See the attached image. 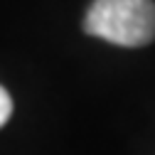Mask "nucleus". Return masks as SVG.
<instances>
[{
    "mask_svg": "<svg viewBox=\"0 0 155 155\" xmlns=\"http://www.w3.org/2000/svg\"><path fill=\"white\" fill-rule=\"evenodd\" d=\"M84 30L111 45L145 47L155 40V3L153 0H94L86 12Z\"/></svg>",
    "mask_w": 155,
    "mask_h": 155,
    "instance_id": "obj_1",
    "label": "nucleus"
},
{
    "mask_svg": "<svg viewBox=\"0 0 155 155\" xmlns=\"http://www.w3.org/2000/svg\"><path fill=\"white\" fill-rule=\"evenodd\" d=\"M10 113H12V99H10V94L0 86V128L8 123Z\"/></svg>",
    "mask_w": 155,
    "mask_h": 155,
    "instance_id": "obj_2",
    "label": "nucleus"
}]
</instances>
